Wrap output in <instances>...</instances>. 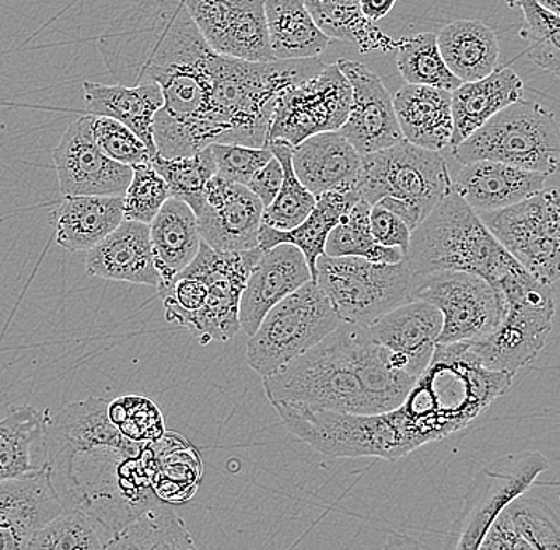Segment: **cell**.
I'll use <instances>...</instances> for the list:
<instances>
[{"mask_svg":"<svg viewBox=\"0 0 560 550\" xmlns=\"http://www.w3.org/2000/svg\"><path fill=\"white\" fill-rule=\"evenodd\" d=\"M108 401L66 406L45 426V457L65 507L93 518L108 538L161 503L153 492L152 444L126 440L107 417Z\"/></svg>","mask_w":560,"mask_h":550,"instance_id":"obj_1","label":"cell"},{"mask_svg":"<svg viewBox=\"0 0 560 550\" xmlns=\"http://www.w3.org/2000/svg\"><path fill=\"white\" fill-rule=\"evenodd\" d=\"M415 382L366 328L341 321L324 341L262 378V387L275 408L371 416L397 409Z\"/></svg>","mask_w":560,"mask_h":550,"instance_id":"obj_2","label":"cell"},{"mask_svg":"<svg viewBox=\"0 0 560 550\" xmlns=\"http://www.w3.org/2000/svg\"><path fill=\"white\" fill-rule=\"evenodd\" d=\"M118 85H160L210 50L180 0H140L97 40Z\"/></svg>","mask_w":560,"mask_h":550,"instance_id":"obj_3","label":"cell"},{"mask_svg":"<svg viewBox=\"0 0 560 550\" xmlns=\"http://www.w3.org/2000/svg\"><path fill=\"white\" fill-rule=\"evenodd\" d=\"M511 384L513 377L486 370L467 342L438 344L432 362L398 409L425 446L468 429L495 399L508 394Z\"/></svg>","mask_w":560,"mask_h":550,"instance_id":"obj_4","label":"cell"},{"mask_svg":"<svg viewBox=\"0 0 560 550\" xmlns=\"http://www.w3.org/2000/svg\"><path fill=\"white\" fill-rule=\"evenodd\" d=\"M320 59L248 62L212 52L210 117L217 143L266 147L272 108L283 93L324 69Z\"/></svg>","mask_w":560,"mask_h":550,"instance_id":"obj_5","label":"cell"},{"mask_svg":"<svg viewBox=\"0 0 560 550\" xmlns=\"http://www.w3.org/2000/svg\"><path fill=\"white\" fill-rule=\"evenodd\" d=\"M405 262L411 276L471 272L495 289L521 268L460 196L451 191L411 231Z\"/></svg>","mask_w":560,"mask_h":550,"instance_id":"obj_6","label":"cell"},{"mask_svg":"<svg viewBox=\"0 0 560 550\" xmlns=\"http://www.w3.org/2000/svg\"><path fill=\"white\" fill-rule=\"evenodd\" d=\"M453 177L438 152L401 140L383 152L362 156L357 195L380 206L415 230L450 192Z\"/></svg>","mask_w":560,"mask_h":550,"instance_id":"obj_7","label":"cell"},{"mask_svg":"<svg viewBox=\"0 0 560 550\" xmlns=\"http://www.w3.org/2000/svg\"><path fill=\"white\" fill-rule=\"evenodd\" d=\"M505 303L502 321L492 335L467 342L486 370L514 377L534 363L551 335L556 289L521 268L497 286Z\"/></svg>","mask_w":560,"mask_h":550,"instance_id":"obj_8","label":"cell"},{"mask_svg":"<svg viewBox=\"0 0 560 550\" xmlns=\"http://www.w3.org/2000/svg\"><path fill=\"white\" fill-rule=\"evenodd\" d=\"M451 150L460 164L495 161L551 177L560 161L558 117L546 105L523 97Z\"/></svg>","mask_w":560,"mask_h":550,"instance_id":"obj_9","label":"cell"},{"mask_svg":"<svg viewBox=\"0 0 560 550\" xmlns=\"http://www.w3.org/2000/svg\"><path fill=\"white\" fill-rule=\"evenodd\" d=\"M275 409L290 433L327 457L397 461L412 452L392 411L359 416L300 406Z\"/></svg>","mask_w":560,"mask_h":550,"instance_id":"obj_10","label":"cell"},{"mask_svg":"<svg viewBox=\"0 0 560 550\" xmlns=\"http://www.w3.org/2000/svg\"><path fill=\"white\" fill-rule=\"evenodd\" d=\"M341 325L317 283L310 280L262 317L247 342L248 366L262 378L324 341Z\"/></svg>","mask_w":560,"mask_h":550,"instance_id":"obj_11","label":"cell"},{"mask_svg":"<svg viewBox=\"0 0 560 550\" xmlns=\"http://www.w3.org/2000/svg\"><path fill=\"white\" fill-rule=\"evenodd\" d=\"M315 283L330 301L339 320L368 328L377 318L409 301L411 272L405 259L397 265L355 257L322 255Z\"/></svg>","mask_w":560,"mask_h":550,"instance_id":"obj_12","label":"cell"},{"mask_svg":"<svg viewBox=\"0 0 560 550\" xmlns=\"http://www.w3.org/2000/svg\"><path fill=\"white\" fill-rule=\"evenodd\" d=\"M546 469L549 460L540 452L505 455L486 465L468 485L444 550H478L493 522L511 501L527 493Z\"/></svg>","mask_w":560,"mask_h":550,"instance_id":"obj_13","label":"cell"},{"mask_svg":"<svg viewBox=\"0 0 560 550\" xmlns=\"http://www.w3.org/2000/svg\"><path fill=\"white\" fill-rule=\"evenodd\" d=\"M489 233L521 266L558 290L560 209L558 188H545L523 202L478 213Z\"/></svg>","mask_w":560,"mask_h":550,"instance_id":"obj_14","label":"cell"},{"mask_svg":"<svg viewBox=\"0 0 560 550\" xmlns=\"http://www.w3.org/2000/svg\"><path fill=\"white\" fill-rule=\"evenodd\" d=\"M409 301H423L441 312L438 344L488 338L502 321L505 303L488 280L471 272L411 276Z\"/></svg>","mask_w":560,"mask_h":550,"instance_id":"obj_15","label":"cell"},{"mask_svg":"<svg viewBox=\"0 0 560 550\" xmlns=\"http://www.w3.org/2000/svg\"><path fill=\"white\" fill-rule=\"evenodd\" d=\"M352 104V90L338 65L324 66L311 79L283 93L272 108L266 143L300 145L304 140L342 128Z\"/></svg>","mask_w":560,"mask_h":550,"instance_id":"obj_16","label":"cell"},{"mask_svg":"<svg viewBox=\"0 0 560 550\" xmlns=\"http://www.w3.org/2000/svg\"><path fill=\"white\" fill-rule=\"evenodd\" d=\"M260 255V247L247 251H217L201 242L190 265L208 282L209 296L202 311L185 325L199 344L228 342L241 331V294Z\"/></svg>","mask_w":560,"mask_h":550,"instance_id":"obj_17","label":"cell"},{"mask_svg":"<svg viewBox=\"0 0 560 550\" xmlns=\"http://www.w3.org/2000/svg\"><path fill=\"white\" fill-rule=\"evenodd\" d=\"M213 52L248 62H272L262 0H180Z\"/></svg>","mask_w":560,"mask_h":550,"instance_id":"obj_18","label":"cell"},{"mask_svg":"<svg viewBox=\"0 0 560 550\" xmlns=\"http://www.w3.org/2000/svg\"><path fill=\"white\" fill-rule=\"evenodd\" d=\"M52 161L65 196L122 198L132 177V167L115 163L94 143L91 115L70 122L52 150Z\"/></svg>","mask_w":560,"mask_h":550,"instance_id":"obj_19","label":"cell"},{"mask_svg":"<svg viewBox=\"0 0 560 550\" xmlns=\"http://www.w3.org/2000/svg\"><path fill=\"white\" fill-rule=\"evenodd\" d=\"M336 65L352 90L348 120L339 129V134L360 156L383 152L405 140L395 115L394 96L383 80L363 62L338 59Z\"/></svg>","mask_w":560,"mask_h":550,"instance_id":"obj_20","label":"cell"},{"mask_svg":"<svg viewBox=\"0 0 560 550\" xmlns=\"http://www.w3.org/2000/svg\"><path fill=\"white\" fill-rule=\"evenodd\" d=\"M199 236L217 251H247L258 248L262 206L244 185L212 177L195 212Z\"/></svg>","mask_w":560,"mask_h":550,"instance_id":"obj_21","label":"cell"},{"mask_svg":"<svg viewBox=\"0 0 560 550\" xmlns=\"http://www.w3.org/2000/svg\"><path fill=\"white\" fill-rule=\"evenodd\" d=\"M443 317L432 304L408 301L368 327L373 341L397 360L409 377L418 378L432 362Z\"/></svg>","mask_w":560,"mask_h":550,"instance_id":"obj_22","label":"cell"},{"mask_svg":"<svg viewBox=\"0 0 560 550\" xmlns=\"http://www.w3.org/2000/svg\"><path fill=\"white\" fill-rule=\"evenodd\" d=\"M310 280L313 279L306 259L293 245L280 244L261 250L241 294V329L250 338L276 304Z\"/></svg>","mask_w":560,"mask_h":550,"instance_id":"obj_23","label":"cell"},{"mask_svg":"<svg viewBox=\"0 0 560 550\" xmlns=\"http://www.w3.org/2000/svg\"><path fill=\"white\" fill-rule=\"evenodd\" d=\"M62 510L48 468L33 478L0 482V550H30L35 531Z\"/></svg>","mask_w":560,"mask_h":550,"instance_id":"obj_24","label":"cell"},{"mask_svg":"<svg viewBox=\"0 0 560 550\" xmlns=\"http://www.w3.org/2000/svg\"><path fill=\"white\" fill-rule=\"evenodd\" d=\"M292 166L315 198L325 192H357L362 156L339 132H324L293 147Z\"/></svg>","mask_w":560,"mask_h":550,"instance_id":"obj_25","label":"cell"},{"mask_svg":"<svg viewBox=\"0 0 560 550\" xmlns=\"http://www.w3.org/2000/svg\"><path fill=\"white\" fill-rule=\"evenodd\" d=\"M546 182L548 175L495 161H475L464 164L453 180V191L476 213L495 212L542 191Z\"/></svg>","mask_w":560,"mask_h":550,"instance_id":"obj_26","label":"cell"},{"mask_svg":"<svg viewBox=\"0 0 560 550\" xmlns=\"http://www.w3.org/2000/svg\"><path fill=\"white\" fill-rule=\"evenodd\" d=\"M86 272L132 285L160 286L149 224L122 220L120 226L86 251Z\"/></svg>","mask_w":560,"mask_h":550,"instance_id":"obj_27","label":"cell"},{"mask_svg":"<svg viewBox=\"0 0 560 550\" xmlns=\"http://www.w3.org/2000/svg\"><path fill=\"white\" fill-rule=\"evenodd\" d=\"M402 139L420 149L440 153L453 139L450 91L430 86H402L394 97Z\"/></svg>","mask_w":560,"mask_h":550,"instance_id":"obj_28","label":"cell"},{"mask_svg":"<svg viewBox=\"0 0 560 550\" xmlns=\"http://www.w3.org/2000/svg\"><path fill=\"white\" fill-rule=\"evenodd\" d=\"M523 97V79L508 68L495 69L486 79L455 87L451 93L454 131L450 149L470 138L493 115Z\"/></svg>","mask_w":560,"mask_h":550,"instance_id":"obj_29","label":"cell"},{"mask_svg":"<svg viewBox=\"0 0 560 550\" xmlns=\"http://www.w3.org/2000/svg\"><path fill=\"white\" fill-rule=\"evenodd\" d=\"M122 220V198L114 196H65L50 215L56 244L69 251H90Z\"/></svg>","mask_w":560,"mask_h":550,"instance_id":"obj_30","label":"cell"},{"mask_svg":"<svg viewBox=\"0 0 560 550\" xmlns=\"http://www.w3.org/2000/svg\"><path fill=\"white\" fill-rule=\"evenodd\" d=\"M83 101L90 115L107 117L121 122L145 143L152 156H156L153 140V118L163 107V94L155 83L139 86L103 85L83 83Z\"/></svg>","mask_w":560,"mask_h":550,"instance_id":"obj_31","label":"cell"},{"mask_svg":"<svg viewBox=\"0 0 560 550\" xmlns=\"http://www.w3.org/2000/svg\"><path fill=\"white\" fill-rule=\"evenodd\" d=\"M149 231L153 261L160 276L158 290H161L190 265L202 241L190 207L173 198L161 207L149 224Z\"/></svg>","mask_w":560,"mask_h":550,"instance_id":"obj_32","label":"cell"},{"mask_svg":"<svg viewBox=\"0 0 560 550\" xmlns=\"http://www.w3.org/2000/svg\"><path fill=\"white\" fill-rule=\"evenodd\" d=\"M48 411L12 408L0 419V482L33 478L47 466L45 426Z\"/></svg>","mask_w":560,"mask_h":550,"instance_id":"obj_33","label":"cell"},{"mask_svg":"<svg viewBox=\"0 0 560 550\" xmlns=\"http://www.w3.org/2000/svg\"><path fill=\"white\" fill-rule=\"evenodd\" d=\"M436 44L444 65L462 83L486 79L499 65V38L482 21H453L436 34Z\"/></svg>","mask_w":560,"mask_h":550,"instance_id":"obj_34","label":"cell"},{"mask_svg":"<svg viewBox=\"0 0 560 550\" xmlns=\"http://www.w3.org/2000/svg\"><path fill=\"white\" fill-rule=\"evenodd\" d=\"M359 199L357 192H325L317 196L310 215L293 230L278 231L261 224L258 231V247L261 250H269L280 244L293 245L306 259L311 279L315 282V265L317 259L325 255L328 234Z\"/></svg>","mask_w":560,"mask_h":550,"instance_id":"obj_35","label":"cell"},{"mask_svg":"<svg viewBox=\"0 0 560 550\" xmlns=\"http://www.w3.org/2000/svg\"><path fill=\"white\" fill-rule=\"evenodd\" d=\"M269 47L276 61L317 59L331 38L318 30L303 0H262Z\"/></svg>","mask_w":560,"mask_h":550,"instance_id":"obj_36","label":"cell"},{"mask_svg":"<svg viewBox=\"0 0 560 550\" xmlns=\"http://www.w3.org/2000/svg\"><path fill=\"white\" fill-rule=\"evenodd\" d=\"M314 23L331 40L348 42L360 52L390 51L397 47L376 24L366 20L360 0H303Z\"/></svg>","mask_w":560,"mask_h":550,"instance_id":"obj_37","label":"cell"},{"mask_svg":"<svg viewBox=\"0 0 560 550\" xmlns=\"http://www.w3.org/2000/svg\"><path fill=\"white\" fill-rule=\"evenodd\" d=\"M155 454V471L152 487L156 499L164 504L185 503L195 495L201 482V458L177 434H164L160 441L152 443Z\"/></svg>","mask_w":560,"mask_h":550,"instance_id":"obj_38","label":"cell"},{"mask_svg":"<svg viewBox=\"0 0 560 550\" xmlns=\"http://www.w3.org/2000/svg\"><path fill=\"white\" fill-rule=\"evenodd\" d=\"M105 550L199 549L184 520L166 504H158L108 536Z\"/></svg>","mask_w":560,"mask_h":550,"instance_id":"obj_39","label":"cell"},{"mask_svg":"<svg viewBox=\"0 0 560 550\" xmlns=\"http://www.w3.org/2000/svg\"><path fill=\"white\" fill-rule=\"evenodd\" d=\"M371 206L359 199L328 234L325 255L331 258L355 257L384 265H397L405 259L398 248L383 247L374 241L370 227Z\"/></svg>","mask_w":560,"mask_h":550,"instance_id":"obj_40","label":"cell"},{"mask_svg":"<svg viewBox=\"0 0 560 550\" xmlns=\"http://www.w3.org/2000/svg\"><path fill=\"white\" fill-rule=\"evenodd\" d=\"M266 147L282 166L283 180L275 201L262 209L261 224L272 230L290 231L310 215L315 206V196L298 180L292 166L293 147L280 140H271Z\"/></svg>","mask_w":560,"mask_h":550,"instance_id":"obj_41","label":"cell"},{"mask_svg":"<svg viewBox=\"0 0 560 550\" xmlns=\"http://www.w3.org/2000/svg\"><path fill=\"white\" fill-rule=\"evenodd\" d=\"M397 66L406 85L438 87L450 93L462 85L444 65L433 33L416 34L398 42Z\"/></svg>","mask_w":560,"mask_h":550,"instance_id":"obj_42","label":"cell"},{"mask_svg":"<svg viewBox=\"0 0 560 550\" xmlns=\"http://www.w3.org/2000/svg\"><path fill=\"white\" fill-rule=\"evenodd\" d=\"M153 169L163 177L170 188L171 198L185 202L192 213L199 209L202 192L210 178L215 177V163L209 147L191 156H153Z\"/></svg>","mask_w":560,"mask_h":550,"instance_id":"obj_43","label":"cell"},{"mask_svg":"<svg viewBox=\"0 0 560 550\" xmlns=\"http://www.w3.org/2000/svg\"><path fill=\"white\" fill-rule=\"evenodd\" d=\"M506 3L523 12L524 27L520 35L527 42L530 61L552 75H559V15L546 10L537 0H506Z\"/></svg>","mask_w":560,"mask_h":550,"instance_id":"obj_44","label":"cell"},{"mask_svg":"<svg viewBox=\"0 0 560 550\" xmlns=\"http://www.w3.org/2000/svg\"><path fill=\"white\" fill-rule=\"evenodd\" d=\"M30 550H105V536L85 513L65 507L35 531Z\"/></svg>","mask_w":560,"mask_h":550,"instance_id":"obj_45","label":"cell"},{"mask_svg":"<svg viewBox=\"0 0 560 550\" xmlns=\"http://www.w3.org/2000/svg\"><path fill=\"white\" fill-rule=\"evenodd\" d=\"M505 514L516 534L534 550H560V524L555 510L537 496L521 495Z\"/></svg>","mask_w":560,"mask_h":550,"instance_id":"obj_46","label":"cell"},{"mask_svg":"<svg viewBox=\"0 0 560 550\" xmlns=\"http://www.w3.org/2000/svg\"><path fill=\"white\" fill-rule=\"evenodd\" d=\"M107 417L122 436L132 443H156L166 434L163 413L152 399L121 396L108 401Z\"/></svg>","mask_w":560,"mask_h":550,"instance_id":"obj_47","label":"cell"},{"mask_svg":"<svg viewBox=\"0 0 560 550\" xmlns=\"http://www.w3.org/2000/svg\"><path fill=\"white\" fill-rule=\"evenodd\" d=\"M170 198V188L152 163L132 167L131 182L122 195L125 220L150 224Z\"/></svg>","mask_w":560,"mask_h":550,"instance_id":"obj_48","label":"cell"},{"mask_svg":"<svg viewBox=\"0 0 560 550\" xmlns=\"http://www.w3.org/2000/svg\"><path fill=\"white\" fill-rule=\"evenodd\" d=\"M91 136L105 156L122 166L136 167L152 161L145 143L112 118L91 115Z\"/></svg>","mask_w":560,"mask_h":550,"instance_id":"obj_49","label":"cell"},{"mask_svg":"<svg viewBox=\"0 0 560 550\" xmlns=\"http://www.w3.org/2000/svg\"><path fill=\"white\" fill-rule=\"evenodd\" d=\"M210 155L215 163L217 177L247 187L250 178L272 160L268 147H245L237 143H212Z\"/></svg>","mask_w":560,"mask_h":550,"instance_id":"obj_50","label":"cell"},{"mask_svg":"<svg viewBox=\"0 0 560 550\" xmlns=\"http://www.w3.org/2000/svg\"><path fill=\"white\" fill-rule=\"evenodd\" d=\"M370 227L377 244L383 247L398 248L402 255L408 250L411 230L400 217L388 212L384 207L373 206L370 210Z\"/></svg>","mask_w":560,"mask_h":550,"instance_id":"obj_51","label":"cell"},{"mask_svg":"<svg viewBox=\"0 0 560 550\" xmlns=\"http://www.w3.org/2000/svg\"><path fill=\"white\" fill-rule=\"evenodd\" d=\"M478 550H534L528 542H525L514 530L505 511L493 522L488 534L482 538Z\"/></svg>","mask_w":560,"mask_h":550,"instance_id":"obj_52","label":"cell"},{"mask_svg":"<svg viewBox=\"0 0 560 550\" xmlns=\"http://www.w3.org/2000/svg\"><path fill=\"white\" fill-rule=\"evenodd\" d=\"M283 180L282 166L276 157H272L268 164L261 167L260 171L255 173L254 177L247 184V188L257 196L258 201L261 202L262 209H266L276 196H278L280 185Z\"/></svg>","mask_w":560,"mask_h":550,"instance_id":"obj_53","label":"cell"},{"mask_svg":"<svg viewBox=\"0 0 560 550\" xmlns=\"http://www.w3.org/2000/svg\"><path fill=\"white\" fill-rule=\"evenodd\" d=\"M395 3H397V0H360V9H362L366 20L376 24L377 21L383 20L392 12Z\"/></svg>","mask_w":560,"mask_h":550,"instance_id":"obj_54","label":"cell"},{"mask_svg":"<svg viewBox=\"0 0 560 550\" xmlns=\"http://www.w3.org/2000/svg\"><path fill=\"white\" fill-rule=\"evenodd\" d=\"M383 550H423L420 542L411 536L402 534L388 535Z\"/></svg>","mask_w":560,"mask_h":550,"instance_id":"obj_55","label":"cell"},{"mask_svg":"<svg viewBox=\"0 0 560 550\" xmlns=\"http://www.w3.org/2000/svg\"><path fill=\"white\" fill-rule=\"evenodd\" d=\"M537 2L545 7L546 10H549V12L555 13V15H559V0H537Z\"/></svg>","mask_w":560,"mask_h":550,"instance_id":"obj_56","label":"cell"}]
</instances>
